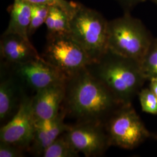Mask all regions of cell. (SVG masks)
<instances>
[{
	"mask_svg": "<svg viewBox=\"0 0 157 157\" xmlns=\"http://www.w3.org/2000/svg\"><path fill=\"white\" fill-rule=\"evenodd\" d=\"M122 6L124 12H130L136 6L144 2L147 0H115Z\"/></svg>",
	"mask_w": 157,
	"mask_h": 157,
	"instance_id": "22",
	"label": "cell"
},
{
	"mask_svg": "<svg viewBox=\"0 0 157 157\" xmlns=\"http://www.w3.org/2000/svg\"><path fill=\"white\" fill-rule=\"evenodd\" d=\"M32 97L23 98L18 111L0 130V141L11 144L28 151L33 139L35 125L32 108Z\"/></svg>",
	"mask_w": 157,
	"mask_h": 157,
	"instance_id": "8",
	"label": "cell"
},
{
	"mask_svg": "<svg viewBox=\"0 0 157 157\" xmlns=\"http://www.w3.org/2000/svg\"><path fill=\"white\" fill-rule=\"evenodd\" d=\"M140 67L147 80L152 78H157V38H154L141 61Z\"/></svg>",
	"mask_w": 157,
	"mask_h": 157,
	"instance_id": "17",
	"label": "cell"
},
{
	"mask_svg": "<svg viewBox=\"0 0 157 157\" xmlns=\"http://www.w3.org/2000/svg\"><path fill=\"white\" fill-rule=\"evenodd\" d=\"M31 5V21L28 31L29 37L34 34L41 26L45 23L50 9V6L45 5L32 4Z\"/></svg>",
	"mask_w": 157,
	"mask_h": 157,
	"instance_id": "18",
	"label": "cell"
},
{
	"mask_svg": "<svg viewBox=\"0 0 157 157\" xmlns=\"http://www.w3.org/2000/svg\"><path fill=\"white\" fill-rule=\"evenodd\" d=\"M45 24L47 35L67 34L70 32V17L59 7L50 6Z\"/></svg>",
	"mask_w": 157,
	"mask_h": 157,
	"instance_id": "15",
	"label": "cell"
},
{
	"mask_svg": "<svg viewBox=\"0 0 157 157\" xmlns=\"http://www.w3.org/2000/svg\"><path fill=\"white\" fill-rule=\"evenodd\" d=\"M151 138H153L154 140L157 141V134H155V133H152Z\"/></svg>",
	"mask_w": 157,
	"mask_h": 157,
	"instance_id": "24",
	"label": "cell"
},
{
	"mask_svg": "<svg viewBox=\"0 0 157 157\" xmlns=\"http://www.w3.org/2000/svg\"><path fill=\"white\" fill-rule=\"evenodd\" d=\"M65 135L73 148L87 157L102 156L111 146L105 126L100 123L76 122Z\"/></svg>",
	"mask_w": 157,
	"mask_h": 157,
	"instance_id": "7",
	"label": "cell"
},
{
	"mask_svg": "<svg viewBox=\"0 0 157 157\" xmlns=\"http://www.w3.org/2000/svg\"><path fill=\"white\" fill-rule=\"evenodd\" d=\"M0 76V120L2 123L10 121L18 111L23 97L26 94V86L11 65L2 61Z\"/></svg>",
	"mask_w": 157,
	"mask_h": 157,
	"instance_id": "10",
	"label": "cell"
},
{
	"mask_svg": "<svg viewBox=\"0 0 157 157\" xmlns=\"http://www.w3.org/2000/svg\"><path fill=\"white\" fill-rule=\"evenodd\" d=\"M42 57L67 78L92 62L84 50L69 34L47 35Z\"/></svg>",
	"mask_w": 157,
	"mask_h": 157,
	"instance_id": "6",
	"label": "cell"
},
{
	"mask_svg": "<svg viewBox=\"0 0 157 157\" xmlns=\"http://www.w3.org/2000/svg\"><path fill=\"white\" fill-rule=\"evenodd\" d=\"M78 154L68 141L64 133L45 149L42 157H77Z\"/></svg>",
	"mask_w": 157,
	"mask_h": 157,
	"instance_id": "16",
	"label": "cell"
},
{
	"mask_svg": "<svg viewBox=\"0 0 157 157\" xmlns=\"http://www.w3.org/2000/svg\"><path fill=\"white\" fill-rule=\"evenodd\" d=\"M11 66L25 85L35 92L52 85L65 83L67 78L63 73L42 56Z\"/></svg>",
	"mask_w": 157,
	"mask_h": 157,
	"instance_id": "9",
	"label": "cell"
},
{
	"mask_svg": "<svg viewBox=\"0 0 157 157\" xmlns=\"http://www.w3.org/2000/svg\"><path fill=\"white\" fill-rule=\"evenodd\" d=\"M108 21L99 12L77 2L70 18L69 34L93 61L108 50Z\"/></svg>",
	"mask_w": 157,
	"mask_h": 157,
	"instance_id": "4",
	"label": "cell"
},
{
	"mask_svg": "<svg viewBox=\"0 0 157 157\" xmlns=\"http://www.w3.org/2000/svg\"><path fill=\"white\" fill-rule=\"evenodd\" d=\"M150 89L157 97V78H152L149 80Z\"/></svg>",
	"mask_w": 157,
	"mask_h": 157,
	"instance_id": "23",
	"label": "cell"
},
{
	"mask_svg": "<svg viewBox=\"0 0 157 157\" xmlns=\"http://www.w3.org/2000/svg\"><path fill=\"white\" fill-rule=\"evenodd\" d=\"M32 4H41L48 6H57L65 12L71 17L75 11L77 2L67 0H26Z\"/></svg>",
	"mask_w": 157,
	"mask_h": 157,
	"instance_id": "20",
	"label": "cell"
},
{
	"mask_svg": "<svg viewBox=\"0 0 157 157\" xmlns=\"http://www.w3.org/2000/svg\"><path fill=\"white\" fill-rule=\"evenodd\" d=\"M86 68L123 104H132L147 80L139 62L109 50Z\"/></svg>",
	"mask_w": 157,
	"mask_h": 157,
	"instance_id": "2",
	"label": "cell"
},
{
	"mask_svg": "<svg viewBox=\"0 0 157 157\" xmlns=\"http://www.w3.org/2000/svg\"><path fill=\"white\" fill-rule=\"evenodd\" d=\"M151 2H154L155 4H156L157 6V0H150Z\"/></svg>",
	"mask_w": 157,
	"mask_h": 157,
	"instance_id": "25",
	"label": "cell"
},
{
	"mask_svg": "<svg viewBox=\"0 0 157 157\" xmlns=\"http://www.w3.org/2000/svg\"><path fill=\"white\" fill-rule=\"evenodd\" d=\"M143 112L157 115V97L150 88L142 89L138 94Z\"/></svg>",
	"mask_w": 157,
	"mask_h": 157,
	"instance_id": "19",
	"label": "cell"
},
{
	"mask_svg": "<svg viewBox=\"0 0 157 157\" xmlns=\"http://www.w3.org/2000/svg\"><path fill=\"white\" fill-rule=\"evenodd\" d=\"M32 15V5L26 0H14L11 10L10 21L6 33L18 34L29 39L28 31Z\"/></svg>",
	"mask_w": 157,
	"mask_h": 157,
	"instance_id": "14",
	"label": "cell"
},
{
	"mask_svg": "<svg viewBox=\"0 0 157 157\" xmlns=\"http://www.w3.org/2000/svg\"><path fill=\"white\" fill-rule=\"evenodd\" d=\"M123 104L85 67L67 79L62 107L76 122L104 124Z\"/></svg>",
	"mask_w": 157,
	"mask_h": 157,
	"instance_id": "1",
	"label": "cell"
},
{
	"mask_svg": "<svg viewBox=\"0 0 157 157\" xmlns=\"http://www.w3.org/2000/svg\"><path fill=\"white\" fill-rule=\"evenodd\" d=\"M65 96V83L52 85L36 92L32 108L34 121L53 119L62 108Z\"/></svg>",
	"mask_w": 157,
	"mask_h": 157,
	"instance_id": "12",
	"label": "cell"
},
{
	"mask_svg": "<svg viewBox=\"0 0 157 157\" xmlns=\"http://www.w3.org/2000/svg\"><path fill=\"white\" fill-rule=\"evenodd\" d=\"M0 50L2 61L10 65L23 63L41 57L29 39L18 34L4 32L1 37Z\"/></svg>",
	"mask_w": 157,
	"mask_h": 157,
	"instance_id": "13",
	"label": "cell"
},
{
	"mask_svg": "<svg viewBox=\"0 0 157 157\" xmlns=\"http://www.w3.org/2000/svg\"><path fill=\"white\" fill-rule=\"evenodd\" d=\"M25 150L22 148L11 144L0 141V157H24Z\"/></svg>",
	"mask_w": 157,
	"mask_h": 157,
	"instance_id": "21",
	"label": "cell"
},
{
	"mask_svg": "<svg viewBox=\"0 0 157 157\" xmlns=\"http://www.w3.org/2000/svg\"><path fill=\"white\" fill-rule=\"evenodd\" d=\"M67 112L62 107L53 119L34 121L35 130L33 139L28 151L34 156L42 157L45 149L61 135L69 129L71 125L65 124Z\"/></svg>",
	"mask_w": 157,
	"mask_h": 157,
	"instance_id": "11",
	"label": "cell"
},
{
	"mask_svg": "<svg viewBox=\"0 0 157 157\" xmlns=\"http://www.w3.org/2000/svg\"><path fill=\"white\" fill-rule=\"evenodd\" d=\"M154 38L140 20L130 12L108 21V50L140 63Z\"/></svg>",
	"mask_w": 157,
	"mask_h": 157,
	"instance_id": "3",
	"label": "cell"
},
{
	"mask_svg": "<svg viewBox=\"0 0 157 157\" xmlns=\"http://www.w3.org/2000/svg\"><path fill=\"white\" fill-rule=\"evenodd\" d=\"M104 126L111 146L126 150L134 149L151 136L132 104L121 105Z\"/></svg>",
	"mask_w": 157,
	"mask_h": 157,
	"instance_id": "5",
	"label": "cell"
}]
</instances>
